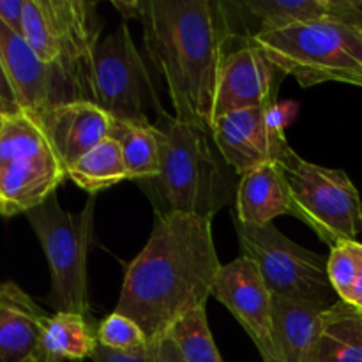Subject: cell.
Returning <instances> with one entry per match:
<instances>
[{"mask_svg": "<svg viewBox=\"0 0 362 362\" xmlns=\"http://www.w3.org/2000/svg\"><path fill=\"white\" fill-rule=\"evenodd\" d=\"M212 141L223 161L240 177L276 163L290 147L286 136L274 134L265 124V108L226 113L211 122Z\"/></svg>", "mask_w": 362, "mask_h": 362, "instance_id": "obj_14", "label": "cell"}, {"mask_svg": "<svg viewBox=\"0 0 362 362\" xmlns=\"http://www.w3.org/2000/svg\"><path fill=\"white\" fill-rule=\"evenodd\" d=\"M94 362H151V352H148V346L138 350H113L106 349V346L99 345L95 349L94 356H92Z\"/></svg>", "mask_w": 362, "mask_h": 362, "instance_id": "obj_27", "label": "cell"}, {"mask_svg": "<svg viewBox=\"0 0 362 362\" xmlns=\"http://www.w3.org/2000/svg\"><path fill=\"white\" fill-rule=\"evenodd\" d=\"M101 20L94 2L27 0L23 37L64 78L73 101H90V64Z\"/></svg>", "mask_w": 362, "mask_h": 362, "instance_id": "obj_5", "label": "cell"}, {"mask_svg": "<svg viewBox=\"0 0 362 362\" xmlns=\"http://www.w3.org/2000/svg\"><path fill=\"white\" fill-rule=\"evenodd\" d=\"M223 265L212 235V219L194 214H156L151 237L124 272L117 313L136 322L148 343L209 297Z\"/></svg>", "mask_w": 362, "mask_h": 362, "instance_id": "obj_1", "label": "cell"}, {"mask_svg": "<svg viewBox=\"0 0 362 362\" xmlns=\"http://www.w3.org/2000/svg\"><path fill=\"white\" fill-rule=\"evenodd\" d=\"M240 18L255 21L253 37L329 16V0H246L230 2Z\"/></svg>", "mask_w": 362, "mask_h": 362, "instance_id": "obj_22", "label": "cell"}, {"mask_svg": "<svg viewBox=\"0 0 362 362\" xmlns=\"http://www.w3.org/2000/svg\"><path fill=\"white\" fill-rule=\"evenodd\" d=\"M0 60L20 110L39 117L52 106L73 101L64 78L42 62L27 39L0 21Z\"/></svg>", "mask_w": 362, "mask_h": 362, "instance_id": "obj_13", "label": "cell"}, {"mask_svg": "<svg viewBox=\"0 0 362 362\" xmlns=\"http://www.w3.org/2000/svg\"><path fill=\"white\" fill-rule=\"evenodd\" d=\"M357 2H359V6L362 7V0H357Z\"/></svg>", "mask_w": 362, "mask_h": 362, "instance_id": "obj_38", "label": "cell"}, {"mask_svg": "<svg viewBox=\"0 0 362 362\" xmlns=\"http://www.w3.org/2000/svg\"><path fill=\"white\" fill-rule=\"evenodd\" d=\"M361 271L362 267L359 258L356 257L354 250L350 247V243H343L332 247L327 260V276L339 300L346 299L354 283L359 278Z\"/></svg>", "mask_w": 362, "mask_h": 362, "instance_id": "obj_26", "label": "cell"}, {"mask_svg": "<svg viewBox=\"0 0 362 362\" xmlns=\"http://www.w3.org/2000/svg\"><path fill=\"white\" fill-rule=\"evenodd\" d=\"M20 362H52V361H49L48 357L42 356V354L37 350V352L32 354L30 357H27V359H23V361H20Z\"/></svg>", "mask_w": 362, "mask_h": 362, "instance_id": "obj_35", "label": "cell"}, {"mask_svg": "<svg viewBox=\"0 0 362 362\" xmlns=\"http://www.w3.org/2000/svg\"><path fill=\"white\" fill-rule=\"evenodd\" d=\"M186 362H225L209 327L207 308H198L180 318L168 332Z\"/></svg>", "mask_w": 362, "mask_h": 362, "instance_id": "obj_24", "label": "cell"}, {"mask_svg": "<svg viewBox=\"0 0 362 362\" xmlns=\"http://www.w3.org/2000/svg\"><path fill=\"white\" fill-rule=\"evenodd\" d=\"M154 126L163 134L161 172L140 184L151 194L156 214L180 212L212 219L230 204L232 186L211 148V133L166 112L156 117Z\"/></svg>", "mask_w": 362, "mask_h": 362, "instance_id": "obj_3", "label": "cell"}, {"mask_svg": "<svg viewBox=\"0 0 362 362\" xmlns=\"http://www.w3.org/2000/svg\"><path fill=\"white\" fill-rule=\"evenodd\" d=\"M212 297L239 320L264 362H278L272 325V293L257 265L246 257L223 265Z\"/></svg>", "mask_w": 362, "mask_h": 362, "instance_id": "obj_11", "label": "cell"}, {"mask_svg": "<svg viewBox=\"0 0 362 362\" xmlns=\"http://www.w3.org/2000/svg\"><path fill=\"white\" fill-rule=\"evenodd\" d=\"M110 138L119 144L129 180L144 182L159 175L163 134L154 122L113 119Z\"/></svg>", "mask_w": 362, "mask_h": 362, "instance_id": "obj_20", "label": "cell"}, {"mask_svg": "<svg viewBox=\"0 0 362 362\" xmlns=\"http://www.w3.org/2000/svg\"><path fill=\"white\" fill-rule=\"evenodd\" d=\"M140 21L175 117L209 131L223 62L237 39L225 2L145 0Z\"/></svg>", "mask_w": 362, "mask_h": 362, "instance_id": "obj_2", "label": "cell"}, {"mask_svg": "<svg viewBox=\"0 0 362 362\" xmlns=\"http://www.w3.org/2000/svg\"><path fill=\"white\" fill-rule=\"evenodd\" d=\"M48 315L14 283L0 297V362H20L39 350Z\"/></svg>", "mask_w": 362, "mask_h": 362, "instance_id": "obj_17", "label": "cell"}, {"mask_svg": "<svg viewBox=\"0 0 362 362\" xmlns=\"http://www.w3.org/2000/svg\"><path fill=\"white\" fill-rule=\"evenodd\" d=\"M148 352H151V362H186L182 354H180L179 346L175 345V341H173L170 334L151 343Z\"/></svg>", "mask_w": 362, "mask_h": 362, "instance_id": "obj_29", "label": "cell"}, {"mask_svg": "<svg viewBox=\"0 0 362 362\" xmlns=\"http://www.w3.org/2000/svg\"><path fill=\"white\" fill-rule=\"evenodd\" d=\"M331 16L356 25L362 30V7L357 0H329Z\"/></svg>", "mask_w": 362, "mask_h": 362, "instance_id": "obj_30", "label": "cell"}, {"mask_svg": "<svg viewBox=\"0 0 362 362\" xmlns=\"http://www.w3.org/2000/svg\"><path fill=\"white\" fill-rule=\"evenodd\" d=\"M20 112V108H16V106L9 105V103L6 101L4 98H0V127H2L4 120L7 119L9 115H13V113Z\"/></svg>", "mask_w": 362, "mask_h": 362, "instance_id": "obj_34", "label": "cell"}, {"mask_svg": "<svg viewBox=\"0 0 362 362\" xmlns=\"http://www.w3.org/2000/svg\"><path fill=\"white\" fill-rule=\"evenodd\" d=\"M306 362H362V311L343 300L327 308Z\"/></svg>", "mask_w": 362, "mask_h": 362, "instance_id": "obj_19", "label": "cell"}, {"mask_svg": "<svg viewBox=\"0 0 362 362\" xmlns=\"http://www.w3.org/2000/svg\"><path fill=\"white\" fill-rule=\"evenodd\" d=\"M98 349V331L92 329L85 315H48L42 325L39 352L52 362L92 359Z\"/></svg>", "mask_w": 362, "mask_h": 362, "instance_id": "obj_21", "label": "cell"}, {"mask_svg": "<svg viewBox=\"0 0 362 362\" xmlns=\"http://www.w3.org/2000/svg\"><path fill=\"white\" fill-rule=\"evenodd\" d=\"M98 343L113 350H138L148 346L147 336L140 325L126 315L113 311L98 327Z\"/></svg>", "mask_w": 362, "mask_h": 362, "instance_id": "obj_25", "label": "cell"}, {"mask_svg": "<svg viewBox=\"0 0 362 362\" xmlns=\"http://www.w3.org/2000/svg\"><path fill=\"white\" fill-rule=\"evenodd\" d=\"M94 204L90 198L80 214H71L52 194L25 214L48 262L52 288L46 300L55 313L90 315L87 258L94 237Z\"/></svg>", "mask_w": 362, "mask_h": 362, "instance_id": "obj_6", "label": "cell"}, {"mask_svg": "<svg viewBox=\"0 0 362 362\" xmlns=\"http://www.w3.org/2000/svg\"><path fill=\"white\" fill-rule=\"evenodd\" d=\"M292 194V216L306 223L329 247L352 243L362 232V202L343 170L300 158L292 147L276 161Z\"/></svg>", "mask_w": 362, "mask_h": 362, "instance_id": "obj_8", "label": "cell"}, {"mask_svg": "<svg viewBox=\"0 0 362 362\" xmlns=\"http://www.w3.org/2000/svg\"><path fill=\"white\" fill-rule=\"evenodd\" d=\"M145 2V0H144ZM144 2H136V0H131V2H113V6L120 11L122 18H136L141 20V14H144Z\"/></svg>", "mask_w": 362, "mask_h": 362, "instance_id": "obj_31", "label": "cell"}, {"mask_svg": "<svg viewBox=\"0 0 362 362\" xmlns=\"http://www.w3.org/2000/svg\"><path fill=\"white\" fill-rule=\"evenodd\" d=\"M66 172L110 138L112 117L92 101L60 103L37 117Z\"/></svg>", "mask_w": 362, "mask_h": 362, "instance_id": "obj_15", "label": "cell"}, {"mask_svg": "<svg viewBox=\"0 0 362 362\" xmlns=\"http://www.w3.org/2000/svg\"><path fill=\"white\" fill-rule=\"evenodd\" d=\"M325 306L272 296V325L278 362H306L322 332Z\"/></svg>", "mask_w": 362, "mask_h": 362, "instance_id": "obj_18", "label": "cell"}, {"mask_svg": "<svg viewBox=\"0 0 362 362\" xmlns=\"http://www.w3.org/2000/svg\"><path fill=\"white\" fill-rule=\"evenodd\" d=\"M285 76L300 87L325 81L362 87V30L334 16L251 37Z\"/></svg>", "mask_w": 362, "mask_h": 362, "instance_id": "obj_4", "label": "cell"}, {"mask_svg": "<svg viewBox=\"0 0 362 362\" xmlns=\"http://www.w3.org/2000/svg\"><path fill=\"white\" fill-rule=\"evenodd\" d=\"M292 216V194L281 168L265 165L240 177L233 219L246 226H267L279 216Z\"/></svg>", "mask_w": 362, "mask_h": 362, "instance_id": "obj_16", "label": "cell"}, {"mask_svg": "<svg viewBox=\"0 0 362 362\" xmlns=\"http://www.w3.org/2000/svg\"><path fill=\"white\" fill-rule=\"evenodd\" d=\"M279 76L285 74L267 59L262 48L251 39H240L239 45L230 48L223 62L212 120L226 113L265 108L278 103Z\"/></svg>", "mask_w": 362, "mask_h": 362, "instance_id": "obj_12", "label": "cell"}, {"mask_svg": "<svg viewBox=\"0 0 362 362\" xmlns=\"http://www.w3.org/2000/svg\"><path fill=\"white\" fill-rule=\"evenodd\" d=\"M27 0H0V21L23 35V11Z\"/></svg>", "mask_w": 362, "mask_h": 362, "instance_id": "obj_28", "label": "cell"}, {"mask_svg": "<svg viewBox=\"0 0 362 362\" xmlns=\"http://www.w3.org/2000/svg\"><path fill=\"white\" fill-rule=\"evenodd\" d=\"M0 98L6 99L9 105L16 106V108H20L16 103V95H14L13 92V87H11L9 80H7V74L6 71H4V66H2V60H0Z\"/></svg>", "mask_w": 362, "mask_h": 362, "instance_id": "obj_32", "label": "cell"}, {"mask_svg": "<svg viewBox=\"0 0 362 362\" xmlns=\"http://www.w3.org/2000/svg\"><path fill=\"white\" fill-rule=\"evenodd\" d=\"M343 303L350 304V306H354L356 310L362 311V271H361L359 278H357L356 283H354L352 290H350L349 296H346V299L343 300Z\"/></svg>", "mask_w": 362, "mask_h": 362, "instance_id": "obj_33", "label": "cell"}, {"mask_svg": "<svg viewBox=\"0 0 362 362\" xmlns=\"http://www.w3.org/2000/svg\"><path fill=\"white\" fill-rule=\"evenodd\" d=\"M243 257L260 271L272 296L331 308L339 300L327 276V260L283 235L274 225L246 226L233 219Z\"/></svg>", "mask_w": 362, "mask_h": 362, "instance_id": "obj_9", "label": "cell"}, {"mask_svg": "<svg viewBox=\"0 0 362 362\" xmlns=\"http://www.w3.org/2000/svg\"><path fill=\"white\" fill-rule=\"evenodd\" d=\"M90 101L119 120H148V112L165 113L151 71L126 23L95 46L90 64Z\"/></svg>", "mask_w": 362, "mask_h": 362, "instance_id": "obj_10", "label": "cell"}, {"mask_svg": "<svg viewBox=\"0 0 362 362\" xmlns=\"http://www.w3.org/2000/svg\"><path fill=\"white\" fill-rule=\"evenodd\" d=\"M2 288H4V283H0V297H2Z\"/></svg>", "mask_w": 362, "mask_h": 362, "instance_id": "obj_37", "label": "cell"}, {"mask_svg": "<svg viewBox=\"0 0 362 362\" xmlns=\"http://www.w3.org/2000/svg\"><path fill=\"white\" fill-rule=\"evenodd\" d=\"M350 247H352V250H354L356 257L359 258V264H361V267H362V244L357 243V240H352V243H350Z\"/></svg>", "mask_w": 362, "mask_h": 362, "instance_id": "obj_36", "label": "cell"}, {"mask_svg": "<svg viewBox=\"0 0 362 362\" xmlns=\"http://www.w3.org/2000/svg\"><path fill=\"white\" fill-rule=\"evenodd\" d=\"M67 177L41 122L32 113H13L0 127V216L27 214L55 194Z\"/></svg>", "mask_w": 362, "mask_h": 362, "instance_id": "obj_7", "label": "cell"}, {"mask_svg": "<svg viewBox=\"0 0 362 362\" xmlns=\"http://www.w3.org/2000/svg\"><path fill=\"white\" fill-rule=\"evenodd\" d=\"M67 177L80 189L90 194L108 189L122 180H129L122 152L113 138H106L83 158L78 159L73 166H69Z\"/></svg>", "mask_w": 362, "mask_h": 362, "instance_id": "obj_23", "label": "cell"}]
</instances>
